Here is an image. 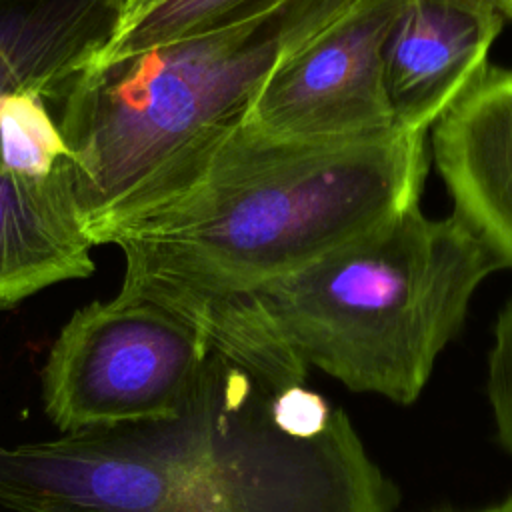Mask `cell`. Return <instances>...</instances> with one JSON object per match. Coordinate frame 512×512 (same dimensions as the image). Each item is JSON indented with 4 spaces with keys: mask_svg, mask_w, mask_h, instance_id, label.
<instances>
[{
    "mask_svg": "<svg viewBox=\"0 0 512 512\" xmlns=\"http://www.w3.org/2000/svg\"><path fill=\"white\" fill-rule=\"evenodd\" d=\"M428 166L424 134L294 142L238 122L86 234L120 248L122 294L160 306L254 294L418 204Z\"/></svg>",
    "mask_w": 512,
    "mask_h": 512,
    "instance_id": "6da1fadb",
    "label": "cell"
},
{
    "mask_svg": "<svg viewBox=\"0 0 512 512\" xmlns=\"http://www.w3.org/2000/svg\"><path fill=\"white\" fill-rule=\"evenodd\" d=\"M498 268L458 216L428 218L418 202L254 296L308 368L412 404Z\"/></svg>",
    "mask_w": 512,
    "mask_h": 512,
    "instance_id": "7a4b0ae2",
    "label": "cell"
},
{
    "mask_svg": "<svg viewBox=\"0 0 512 512\" xmlns=\"http://www.w3.org/2000/svg\"><path fill=\"white\" fill-rule=\"evenodd\" d=\"M352 0H268L208 30L82 68L54 100L84 230L244 120L270 72Z\"/></svg>",
    "mask_w": 512,
    "mask_h": 512,
    "instance_id": "3957f363",
    "label": "cell"
},
{
    "mask_svg": "<svg viewBox=\"0 0 512 512\" xmlns=\"http://www.w3.org/2000/svg\"><path fill=\"white\" fill-rule=\"evenodd\" d=\"M226 360V396L200 512L396 508V484L342 408L306 382Z\"/></svg>",
    "mask_w": 512,
    "mask_h": 512,
    "instance_id": "277c9868",
    "label": "cell"
},
{
    "mask_svg": "<svg viewBox=\"0 0 512 512\" xmlns=\"http://www.w3.org/2000/svg\"><path fill=\"white\" fill-rule=\"evenodd\" d=\"M210 346L160 304L118 292L72 312L40 370L48 422L60 434L174 416Z\"/></svg>",
    "mask_w": 512,
    "mask_h": 512,
    "instance_id": "5b68a950",
    "label": "cell"
},
{
    "mask_svg": "<svg viewBox=\"0 0 512 512\" xmlns=\"http://www.w3.org/2000/svg\"><path fill=\"white\" fill-rule=\"evenodd\" d=\"M404 0H352L264 80L244 124L294 142H356L398 130L386 44Z\"/></svg>",
    "mask_w": 512,
    "mask_h": 512,
    "instance_id": "8992f818",
    "label": "cell"
},
{
    "mask_svg": "<svg viewBox=\"0 0 512 512\" xmlns=\"http://www.w3.org/2000/svg\"><path fill=\"white\" fill-rule=\"evenodd\" d=\"M506 20L496 0H404L386 44L394 126L428 136L488 68Z\"/></svg>",
    "mask_w": 512,
    "mask_h": 512,
    "instance_id": "52a82bcc",
    "label": "cell"
},
{
    "mask_svg": "<svg viewBox=\"0 0 512 512\" xmlns=\"http://www.w3.org/2000/svg\"><path fill=\"white\" fill-rule=\"evenodd\" d=\"M428 132L452 214L512 268V68L488 64Z\"/></svg>",
    "mask_w": 512,
    "mask_h": 512,
    "instance_id": "ba28073f",
    "label": "cell"
},
{
    "mask_svg": "<svg viewBox=\"0 0 512 512\" xmlns=\"http://www.w3.org/2000/svg\"><path fill=\"white\" fill-rule=\"evenodd\" d=\"M92 248L70 158L44 176L0 164V310L60 282L88 278L96 268Z\"/></svg>",
    "mask_w": 512,
    "mask_h": 512,
    "instance_id": "9c48e42d",
    "label": "cell"
},
{
    "mask_svg": "<svg viewBox=\"0 0 512 512\" xmlns=\"http://www.w3.org/2000/svg\"><path fill=\"white\" fill-rule=\"evenodd\" d=\"M124 0H0V96L54 102L110 40Z\"/></svg>",
    "mask_w": 512,
    "mask_h": 512,
    "instance_id": "30bf717a",
    "label": "cell"
},
{
    "mask_svg": "<svg viewBox=\"0 0 512 512\" xmlns=\"http://www.w3.org/2000/svg\"><path fill=\"white\" fill-rule=\"evenodd\" d=\"M264 2L268 0H124L110 40L88 66H102L144 48L208 30Z\"/></svg>",
    "mask_w": 512,
    "mask_h": 512,
    "instance_id": "8fae6325",
    "label": "cell"
},
{
    "mask_svg": "<svg viewBox=\"0 0 512 512\" xmlns=\"http://www.w3.org/2000/svg\"><path fill=\"white\" fill-rule=\"evenodd\" d=\"M70 158L44 96L18 92L0 96V164L26 176H44Z\"/></svg>",
    "mask_w": 512,
    "mask_h": 512,
    "instance_id": "7c38bea8",
    "label": "cell"
},
{
    "mask_svg": "<svg viewBox=\"0 0 512 512\" xmlns=\"http://www.w3.org/2000/svg\"><path fill=\"white\" fill-rule=\"evenodd\" d=\"M486 392L496 436L504 450L512 454V298L504 304L494 324Z\"/></svg>",
    "mask_w": 512,
    "mask_h": 512,
    "instance_id": "4fadbf2b",
    "label": "cell"
},
{
    "mask_svg": "<svg viewBox=\"0 0 512 512\" xmlns=\"http://www.w3.org/2000/svg\"><path fill=\"white\" fill-rule=\"evenodd\" d=\"M440 512H512V494L506 496L504 500L484 506V508H476V510H440Z\"/></svg>",
    "mask_w": 512,
    "mask_h": 512,
    "instance_id": "5bb4252c",
    "label": "cell"
},
{
    "mask_svg": "<svg viewBox=\"0 0 512 512\" xmlns=\"http://www.w3.org/2000/svg\"><path fill=\"white\" fill-rule=\"evenodd\" d=\"M498 4H500V8L504 10V14L508 16V18H512V0H496Z\"/></svg>",
    "mask_w": 512,
    "mask_h": 512,
    "instance_id": "9a60e30c",
    "label": "cell"
}]
</instances>
